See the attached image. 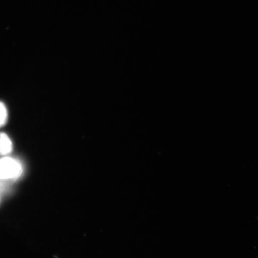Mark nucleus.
<instances>
[{"label": "nucleus", "mask_w": 258, "mask_h": 258, "mask_svg": "<svg viewBox=\"0 0 258 258\" xmlns=\"http://www.w3.org/2000/svg\"><path fill=\"white\" fill-rule=\"evenodd\" d=\"M22 172L19 161L9 156L0 159V179L12 180L18 178Z\"/></svg>", "instance_id": "1"}, {"label": "nucleus", "mask_w": 258, "mask_h": 258, "mask_svg": "<svg viewBox=\"0 0 258 258\" xmlns=\"http://www.w3.org/2000/svg\"><path fill=\"white\" fill-rule=\"evenodd\" d=\"M14 149L12 141L7 134L0 132V156H9Z\"/></svg>", "instance_id": "2"}, {"label": "nucleus", "mask_w": 258, "mask_h": 258, "mask_svg": "<svg viewBox=\"0 0 258 258\" xmlns=\"http://www.w3.org/2000/svg\"><path fill=\"white\" fill-rule=\"evenodd\" d=\"M8 113L6 105L0 102V127L4 126L7 122Z\"/></svg>", "instance_id": "3"}]
</instances>
